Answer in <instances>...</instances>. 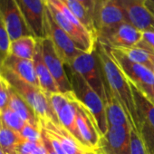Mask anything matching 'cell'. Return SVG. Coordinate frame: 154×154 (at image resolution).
I'll list each match as a JSON object with an SVG mask.
<instances>
[{
	"instance_id": "1",
	"label": "cell",
	"mask_w": 154,
	"mask_h": 154,
	"mask_svg": "<svg viewBox=\"0 0 154 154\" xmlns=\"http://www.w3.org/2000/svg\"><path fill=\"white\" fill-rule=\"evenodd\" d=\"M96 53L103 76L113 95L120 103L131 130L140 132L141 121L139 116L131 85L113 60L109 47L97 41Z\"/></svg>"
},
{
	"instance_id": "2",
	"label": "cell",
	"mask_w": 154,
	"mask_h": 154,
	"mask_svg": "<svg viewBox=\"0 0 154 154\" xmlns=\"http://www.w3.org/2000/svg\"><path fill=\"white\" fill-rule=\"evenodd\" d=\"M45 3L54 20L70 35L79 49L85 53L95 51L97 37L84 26L61 0H45Z\"/></svg>"
},
{
	"instance_id": "3",
	"label": "cell",
	"mask_w": 154,
	"mask_h": 154,
	"mask_svg": "<svg viewBox=\"0 0 154 154\" xmlns=\"http://www.w3.org/2000/svg\"><path fill=\"white\" fill-rule=\"evenodd\" d=\"M0 76L27 102L39 119H50L55 123H60L49 103L47 95L40 88L19 79L3 65L0 68Z\"/></svg>"
},
{
	"instance_id": "4",
	"label": "cell",
	"mask_w": 154,
	"mask_h": 154,
	"mask_svg": "<svg viewBox=\"0 0 154 154\" xmlns=\"http://www.w3.org/2000/svg\"><path fill=\"white\" fill-rule=\"evenodd\" d=\"M70 73V82L75 98L92 112L97 122L101 137L103 136L107 131L108 124L103 98L78 73L73 72L72 70H71Z\"/></svg>"
},
{
	"instance_id": "5",
	"label": "cell",
	"mask_w": 154,
	"mask_h": 154,
	"mask_svg": "<svg viewBox=\"0 0 154 154\" xmlns=\"http://www.w3.org/2000/svg\"><path fill=\"white\" fill-rule=\"evenodd\" d=\"M45 94L47 95L49 103L55 112L60 124H62L75 138V140L78 141V143L85 151L92 150L83 140L78 127H77L76 107L73 101V93H54Z\"/></svg>"
},
{
	"instance_id": "6",
	"label": "cell",
	"mask_w": 154,
	"mask_h": 154,
	"mask_svg": "<svg viewBox=\"0 0 154 154\" xmlns=\"http://www.w3.org/2000/svg\"><path fill=\"white\" fill-rule=\"evenodd\" d=\"M93 18L97 31V39L125 22L118 0H95Z\"/></svg>"
},
{
	"instance_id": "7",
	"label": "cell",
	"mask_w": 154,
	"mask_h": 154,
	"mask_svg": "<svg viewBox=\"0 0 154 154\" xmlns=\"http://www.w3.org/2000/svg\"><path fill=\"white\" fill-rule=\"evenodd\" d=\"M45 32L46 37L51 39L58 55L64 64L69 65L75 57L84 53L78 48L70 35L56 24L47 7L45 13Z\"/></svg>"
},
{
	"instance_id": "8",
	"label": "cell",
	"mask_w": 154,
	"mask_h": 154,
	"mask_svg": "<svg viewBox=\"0 0 154 154\" xmlns=\"http://www.w3.org/2000/svg\"><path fill=\"white\" fill-rule=\"evenodd\" d=\"M71 70L78 73L82 78L103 98V79L100 72L101 64L96 53H82L68 65Z\"/></svg>"
},
{
	"instance_id": "9",
	"label": "cell",
	"mask_w": 154,
	"mask_h": 154,
	"mask_svg": "<svg viewBox=\"0 0 154 154\" xmlns=\"http://www.w3.org/2000/svg\"><path fill=\"white\" fill-rule=\"evenodd\" d=\"M40 42L44 61L53 76L59 92L62 94L72 92L70 79L67 77L63 68L64 63L58 55L51 39L49 37H45L44 39H40Z\"/></svg>"
},
{
	"instance_id": "10",
	"label": "cell",
	"mask_w": 154,
	"mask_h": 154,
	"mask_svg": "<svg viewBox=\"0 0 154 154\" xmlns=\"http://www.w3.org/2000/svg\"><path fill=\"white\" fill-rule=\"evenodd\" d=\"M23 17L36 39L46 37L45 0H16Z\"/></svg>"
},
{
	"instance_id": "11",
	"label": "cell",
	"mask_w": 154,
	"mask_h": 154,
	"mask_svg": "<svg viewBox=\"0 0 154 154\" xmlns=\"http://www.w3.org/2000/svg\"><path fill=\"white\" fill-rule=\"evenodd\" d=\"M109 51L126 78L136 85H154V73L146 66L131 61L118 49L110 48Z\"/></svg>"
},
{
	"instance_id": "12",
	"label": "cell",
	"mask_w": 154,
	"mask_h": 154,
	"mask_svg": "<svg viewBox=\"0 0 154 154\" xmlns=\"http://www.w3.org/2000/svg\"><path fill=\"white\" fill-rule=\"evenodd\" d=\"M0 17L7 27L11 41L23 36L33 35L16 0H0Z\"/></svg>"
},
{
	"instance_id": "13",
	"label": "cell",
	"mask_w": 154,
	"mask_h": 154,
	"mask_svg": "<svg viewBox=\"0 0 154 154\" xmlns=\"http://www.w3.org/2000/svg\"><path fill=\"white\" fill-rule=\"evenodd\" d=\"M105 154H131L130 125L108 126L99 146Z\"/></svg>"
},
{
	"instance_id": "14",
	"label": "cell",
	"mask_w": 154,
	"mask_h": 154,
	"mask_svg": "<svg viewBox=\"0 0 154 154\" xmlns=\"http://www.w3.org/2000/svg\"><path fill=\"white\" fill-rule=\"evenodd\" d=\"M125 22L143 32L154 29V15L148 9L146 0H118Z\"/></svg>"
},
{
	"instance_id": "15",
	"label": "cell",
	"mask_w": 154,
	"mask_h": 154,
	"mask_svg": "<svg viewBox=\"0 0 154 154\" xmlns=\"http://www.w3.org/2000/svg\"><path fill=\"white\" fill-rule=\"evenodd\" d=\"M73 101L76 107V122L81 137L86 146L94 150L99 146L101 133L97 122L92 112L78 100L73 94Z\"/></svg>"
},
{
	"instance_id": "16",
	"label": "cell",
	"mask_w": 154,
	"mask_h": 154,
	"mask_svg": "<svg viewBox=\"0 0 154 154\" xmlns=\"http://www.w3.org/2000/svg\"><path fill=\"white\" fill-rule=\"evenodd\" d=\"M141 39L142 32L124 22L108 34L98 37L97 41L110 48L123 49L136 46Z\"/></svg>"
},
{
	"instance_id": "17",
	"label": "cell",
	"mask_w": 154,
	"mask_h": 154,
	"mask_svg": "<svg viewBox=\"0 0 154 154\" xmlns=\"http://www.w3.org/2000/svg\"><path fill=\"white\" fill-rule=\"evenodd\" d=\"M41 129L54 136L61 144L65 154H84L85 149L75 138L60 123H55L50 119H39Z\"/></svg>"
},
{
	"instance_id": "18",
	"label": "cell",
	"mask_w": 154,
	"mask_h": 154,
	"mask_svg": "<svg viewBox=\"0 0 154 154\" xmlns=\"http://www.w3.org/2000/svg\"><path fill=\"white\" fill-rule=\"evenodd\" d=\"M2 65L12 72L19 79L40 88L33 60L22 59L13 54H9L3 61Z\"/></svg>"
},
{
	"instance_id": "19",
	"label": "cell",
	"mask_w": 154,
	"mask_h": 154,
	"mask_svg": "<svg viewBox=\"0 0 154 154\" xmlns=\"http://www.w3.org/2000/svg\"><path fill=\"white\" fill-rule=\"evenodd\" d=\"M103 100L105 107V114L108 126L128 125L127 117L122 107L111 91L105 79H103ZM130 125V124H129Z\"/></svg>"
},
{
	"instance_id": "20",
	"label": "cell",
	"mask_w": 154,
	"mask_h": 154,
	"mask_svg": "<svg viewBox=\"0 0 154 154\" xmlns=\"http://www.w3.org/2000/svg\"><path fill=\"white\" fill-rule=\"evenodd\" d=\"M33 62H34V66H35V70L40 89L45 94L60 93L52 74L50 73L44 61L40 39H37L36 48H35V52L33 57Z\"/></svg>"
},
{
	"instance_id": "21",
	"label": "cell",
	"mask_w": 154,
	"mask_h": 154,
	"mask_svg": "<svg viewBox=\"0 0 154 154\" xmlns=\"http://www.w3.org/2000/svg\"><path fill=\"white\" fill-rule=\"evenodd\" d=\"M8 90L9 94L8 106L11 109H13L26 123L40 128L39 118L35 112V111L33 110V108L8 84Z\"/></svg>"
},
{
	"instance_id": "22",
	"label": "cell",
	"mask_w": 154,
	"mask_h": 154,
	"mask_svg": "<svg viewBox=\"0 0 154 154\" xmlns=\"http://www.w3.org/2000/svg\"><path fill=\"white\" fill-rule=\"evenodd\" d=\"M37 39L33 35H26L11 41L10 54L22 59L33 60Z\"/></svg>"
},
{
	"instance_id": "23",
	"label": "cell",
	"mask_w": 154,
	"mask_h": 154,
	"mask_svg": "<svg viewBox=\"0 0 154 154\" xmlns=\"http://www.w3.org/2000/svg\"><path fill=\"white\" fill-rule=\"evenodd\" d=\"M67 7V8L77 17L84 26L95 37H97V31L95 28L94 21L86 8L78 0H61Z\"/></svg>"
},
{
	"instance_id": "24",
	"label": "cell",
	"mask_w": 154,
	"mask_h": 154,
	"mask_svg": "<svg viewBox=\"0 0 154 154\" xmlns=\"http://www.w3.org/2000/svg\"><path fill=\"white\" fill-rule=\"evenodd\" d=\"M130 84L131 85L137 111L141 122H146L150 127L154 129V104L149 102L131 82Z\"/></svg>"
},
{
	"instance_id": "25",
	"label": "cell",
	"mask_w": 154,
	"mask_h": 154,
	"mask_svg": "<svg viewBox=\"0 0 154 154\" xmlns=\"http://www.w3.org/2000/svg\"><path fill=\"white\" fill-rule=\"evenodd\" d=\"M23 140L20 132L4 125L0 128V149L6 154H17V147Z\"/></svg>"
},
{
	"instance_id": "26",
	"label": "cell",
	"mask_w": 154,
	"mask_h": 154,
	"mask_svg": "<svg viewBox=\"0 0 154 154\" xmlns=\"http://www.w3.org/2000/svg\"><path fill=\"white\" fill-rule=\"evenodd\" d=\"M122 53H123L131 61L142 64L151 70V53L153 51H150L147 48L136 45L130 48H123V49H118Z\"/></svg>"
},
{
	"instance_id": "27",
	"label": "cell",
	"mask_w": 154,
	"mask_h": 154,
	"mask_svg": "<svg viewBox=\"0 0 154 154\" xmlns=\"http://www.w3.org/2000/svg\"><path fill=\"white\" fill-rule=\"evenodd\" d=\"M0 121L2 125L10 128L16 131L20 132L23 127L26 125V122L9 106L7 107L0 114Z\"/></svg>"
},
{
	"instance_id": "28",
	"label": "cell",
	"mask_w": 154,
	"mask_h": 154,
	"mask_svg": "<svg viewBox=\"0 0 154 154\" xmlns=\"http://www.w3.org/2000/svg\"><path fill=\"white\" fill-rule=\"evenodd\" d=\"M11 39L7 27L0 17V58L4 61L10 54Z\"/></svg>"
},
{
	"instance_id": "29",
	"label": "cell",
	"mask_w": 154,
	"mask_h": 154,
	"mask_svg": "<svg viewBox=\"0 0 154 154\" xmlns=\"http://www.w3.org/2000/svg\"><path fill=\"white\" fill-rule=\"evenodd\" d=\"M131 154H149L140 132L131 129Z\"/></svg>"
},
{
	"instance_id": "30",
	"label": "cell",
	"mask_w": 154,
	"mask_h": 154,
	"mask_svg": "<svg viewBox=\"0 0 154 154\" xmlns=\"http://www.w3.org/2000/svg\"><path fill=\"white\" fill-rule=\"evenodd\" d=\"M140 134L149 154H154V129L146 122H143L140 128Z\"/></svg>"
},
{
	"instance_id": "31",
	"label": "cell",
	"mask_w": 154,
	"mask_h": 154,
	"mask_svg": "<svg viewBox=\"0 0 154 154\" xmlns=\"http://www.w3.org/2000/svg\"><path fill=\"white\" fill-rule=\"evenodd\" d=\"M20 134L23 137V139L26 140L34 141V142H39L42 140L41 127L37 128L31 124L26 123V125L21 130Z\"/></svg>"
},
{
	"instance_id": "32",
	"label": "cell",
	"mask_w": 154,
	"mask_h": 154,
	"mask_svg": "<svg viewBox=\"0 0 154 154\" xmlns=\"http://www.w3.org/2000/svg\"><path fill=\"white\" fill-rule=\"evenodd\" d=\"M8 104L9 94L8 90V83L1 77V80H0V114L7 107H8Z\"/></svg>"
},
{
	"instance_id": "33",
	"label": "cell",
	"mask_w": 154,
	"mask_h": 154,
	"mask_svg": "<svg viewBox=\"0 0 154 154\" xmlns=\"http://www.w3.org/2000/svg\"><path fill=\"white\" fill-rule=\"evenodd\" d=\"M154 52V29H149L142 32V39L137 45Z\"/></svg>"
},
{
	"instance_id": "34",
	"label": "cell",
	"mask_w": 154,
	"mask_h": 154,
	"mask_svg": "<svg viewBox=\"0 0 154 154\" xmlns=\"http://www.w3.org/2000/svg\"><path fill=\"white\" fill-rule=\"evenodd\" d=\"M132 84V83H131ZM133 85V84H132ZM149 102L154 104V85H133Z\"/></svg>"
},
{
	"instance_id": "35",
	"label": "cell",
	"mask_w": 154,
	"mask_h": 154,
	"mask_svg": "<svg viewBox=\"0 0 154 154\" xmlns=\"http://www.w3.org/2000/svg\"><path fill=\"white\" fill-rule=\"evenodd\" d=\"M41 132H42V141H43V143H44V145L47 150V154H57L56 151L54 150V149L53 148L47 135L45 134V132L42 129H41Z\"/></svg>"
},
{
	"instance_id": "36",
	"label": "cell",
	"mask_w": 154,
	"mask_h": 154,
	"mask_svg": "<svg viewBox=\"0 0 154 154\" xmlns=\"http://www.w3.org/2000/svg\"><path fill=\"white\" fill-rule=\"evenodd\" d=\"M79 2H81L86 9L89 11L91 16L93 17L94 14V4H95V0H78Z\"/></svg>"
},
{
	"instance_id": "37",
	"label": "cell",
	"mask_w": 154,
	"mask_h": 154,
	"mask_svg": "<svg viewBox=\"0 0 154 154\" xmlns=\"http://www.w3.org/2000/svg\"><path fill=\"white\" fill-rule=\"evenodd\" d=\"M32 154H47V150L42 140L38 143V145L36 146V148L35 149Z\"/></svg>"
},
{
	"instance_id": "38",
	"label": "cell",
	"mask_w": 154,
	"mask_h": 154,
	"mask_svg": "<svg viewBox=\"0 0 154 154\" xmlns=\"http://www.w3.org/2000/svg\"><path fill=\"white\" fill-rule=\"evenodd\" d=\"M146 6L148 9L154 15V0H146Z\"/></svg>"
},
{
	"instance_id": "39",
	"label": "cell",
	"mask_w": 154,
	"mask_h": 154,
	"mask_svg": "<svg viewBox=\"0 0 154 154\" xmlns=\"http://www.w3.org/2000/svg\"><path fill=\"white\" fill-rule=\"evenodd\" d=\"M150 59H151V71H152L153 73H154V52L151 53V57H150Z\"/></svg>"
},
{
	"instance_id": "40",
	"label": "cell",
	"mask_w": 154,
	"mask_h": 154,
	"mask_svg": "<svg viewBox=\"0 0 154 154\" xmlns=\"http://www.w3.org/2000/svg\"><path fill=\"white\" fill-rule=\"evenodd\" d=\"M94 152H95V154H105L100 148H96V149H94Z\"/></svg>"
},
{
	"instance_id": "41",
	"label": "cell",
	"mask_w": 154,
	"mask_h": 154,
	"mask_svg": "<svg viewBox=\"0 0 154 154\" xmlns=\"http://www.w3.org/2000/svg\"><path fill=\"white\" fill-rule=\"evenodd\" d=\"M84 154H95V152H94V150H86V151H85Z\"/></svg>"
},
{
	"instance_id": "42",
	"label": "cell",
	"mask_w": 154,
	"mask_h": 154,
	"mask_svg": "<svg viewBox=\"0 0 154 154\" xmlns=\"http://www.w3.org/2000/svg\"><path fill=\"white\" fill-rule=\"evenodd\" d=\"M2 63H3V61L1 58H0V68H1V66H2Z\"/></svg>"
},
{
	"instance_id": "43",
	"label": "cell",
	"mask_w": 154,
	"mask_h": 154,
	"mask_svg": "<svg viewBox=\"0 0 154 154\" xmlns=\"http://www.w3.org/2000/svg\"><path fill=\"white\" fill-rule=\"evenodd\" d=\"M0 154H6V153H5L2 149H0Z\"/></svg>"
},
{
	"instance_id": "44",
	"label": "cell",
	"mask_w": 154,
	"mask_h": 154,
	"mask_svg": "<svg viewBox=\"0 0 154 154\" xmlns=\"http://www.w3.org/2000/svg\"><path fill=\"white\" fill-rule=\"evenodd\" d=\"M1 126H2V123H1V121H0V128H1Z\"/></svg>"
},
{
	"instance_id": "45",
	"label": "cell",
	"mask_w": 154,
	"mask_h": 154,
	"mask_svg": "<svg viewBox=\"0 0 154 154\" xmlns=\"http://www.w3.org/2000/svg\"><path fill=\"white\" fill-rule=\"evenodd\" d=\"M0 80H1V77H0Z\"/></svg>"
}]
</instances>
